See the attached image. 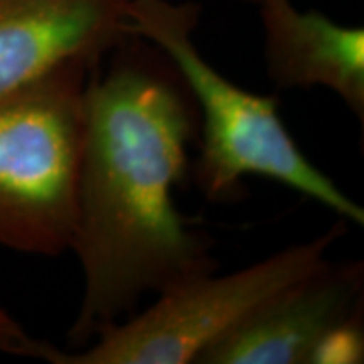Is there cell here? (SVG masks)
<instances>
[{"instance_id": "cell-1", "label": "cell", "mask_w": 364, "mask_h": 364, "mask_svg": "<svg viewBox=\"0 0 364 364\" xmlns=\"http://www.w3.org/2000/svg\"><path fill=\"white\" fill-rule=\"evenodd\" d=\"M102 66V65H100ZM86 90L80 216L71 250L83 270L68 341L83 348L145 294L218 270L213 241L174 204L201 129L196 100L174 63L139 36L118 44Z\"/></svg>"}, {"instance_id": "cell-2", "label": "cell", "mask_w": 364, "mask_h": 364, "mask_svg": "<svg viewBox=\"0 0 364 364\" xmlns=\"http://www.w3.org/2000/svg\"><path fill=\"white\" fill-rule=\"evenodd\" d=\"M201 17L196 2L132 0L129 31L157 46L189 86L201 118V154L194 182L211 203L245 194L243 177L260 176L324 204L348 223L364 225V209L317 169L280 118L275 95H257L216 71L194 43Z\"/></svg>"}, {"instance_id": "cell-3", "label": "cell", "mask_w": 364, "mask_h": 364, "mask_svg": "<svg viewBox=\"0 0 364 364\" xmlns=\"http://www.w3.org/2000/svg\"><path fill=\"white\" fill-rule=\"evenodd\" d=\"M103 59L75 58L0 95V247L58 257L80 216L86 90Z\"/></svg>"}, {"instance_id": "cell-4", "label": "cell", "mask_w": 364, "mask_h": 364, "mask_svg": "<svg viewBox=\"0 0 364 364\" xmlns=\"http://www.w3.org/2000/svg\"><path fill=\"white\" fill-rule=\"evenodd\" d=\"M348 233V221L294 245L257 265L226 277H198L159 294L156 306L108 326L97 341L75 353L36 339L0 309V351L53 364H188L240 324L248 314L326 262L332 245Z\"/></svg>"}, {"instance_id": "cell-5", "label": "cell", "mask_w": 364, "mask_h": 364, "mask_svg": "<svg viewBox=\"0 0 364 364\" xmlns=\"http://www.w3.org/2000/svg\"><path fill=\"white\" fill-rule=\"evenodd\" d=\"M359 311L364 263L326 260L248 314L196 363L316 364L321 346Z\"/></svg>"}, {"instance_id": "cell-6", "label": "cell", "mask_w": 364, "mask_h": 364, "mask_svg": "<svg viewBox=\"0 0 364 364\" xmlns=\"http://www.w3.org/2000/svg\"><path fill=\"white\" fill-rule=\"evenodd\" d=\"M132 0H0V95L130 38Z\"/></svg>"}, {"instance_id": "cell-7", "label": "cell", "mask_w": 364, "mask_h": 364, "mask_svg": "<svg viewBox=\"0 0 364 364\" xmlns=\"http://www.w3.org/2000/svg\"><path fill=\"white\" fill-rule=\"evenodd\" d=\"M258 7L272 83L279 90L324 86L338 93L363 124V27L341 26L316 11L300 12L290 0H262Z\"/></svg>"}, {"instance_id": "cell-8", "label": "cell", "mask_w": 364, "mask_h": 364, "mask_svg": "<svg viewBox=\"0 0 364 364\" xmlns=\"http://www.w3.org/2000/svg\"><path fill=\"white\" fill-rule=\"evenodd\" d=\"M364 311L336 329L318 349L316 363H361L364 354Z\"/></svg>"}, {"instance_id": "cell-9", "label": "cell", "mask_w": 364, "mask_h": 364, "mask_svg": "<svg viewBox=\"0 0 364 364\" xmlns=\"http://www.w3.org/2000/svg\"><path fill=\"white\" fill-rule=\"evenodd\" d=\"M243 2H250V4H257V6H258V4H260V2H262V0H243Z\"/></svg>"}]
</instances>
